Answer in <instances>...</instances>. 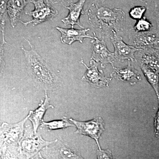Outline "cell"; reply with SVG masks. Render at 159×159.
<instances>
[{"mask_svg":"<svg viewBox=\"0 0 159 159\" xmlns=\"http://www.w3.org/2000/svg\"><path fill=\"white\" fill-rule=\"evenodd\" d=\"M89 23L98 31L110 34V31H121L123 28L125 15L122 9H110L92 3L88 10Z\"/></svg>","mask_w":159,"mask_h":159,"instance_id":"cell-2","label":"cell"},{"mask_svg":"<svg viewBox=\"0 0 159 159\" xmlns=\"http://www.w3.org/2000/svg\"><path fill=\"white\" fill-rule=\"evenodd\" d=\"M56 29L61 34V42L69 45H71L76 41L82 43L84 39L86 38L91 39H93L94 38L89 34H87V32L89 31V29H88L78 30L74 28L64 29L58 27H56Z\"/></svg>","mask_w":159,"mask_h":159,"instance_id":"cell-11","label":"cell"},{"mask_svg":"<svg viewBox=\"0 0 159 159\" xmlns=\"http://www.w3.org/2000/svg\"><path fill=\"white\" fill-rule=\"evenodd\" d=\"M94 34L93 39L91 42L92 51L91 60L97 63H99L102 68L105 67L109 64L113 65L115 59L114 53L109 51L103 38L99 39L96 37L95 33Z\"/></svg>","mask_w":159,"mask_h":159,"instance_id":"cell-7","label":"cell"},{"mask_svg":"<svg viewBox=\"0 0 159 159\" xmlns=\"http://www.w3.org/2000/svg\"><path fill=\"white\" fill-rule=\"evenodd\" d=\"M141 69L148 83L155 91L158 99H159V74L147 66L141 65Z\"/></svg>","mask_w":159,"mask_h":159,"instance_id":"cell-17","label":"cell"},{"mask_svg":"<svg viewBox=\"0 0 159 159\" xmlns=\"http://www.w3.org/2000/svg\"><path fill=\"white\" fill-rule=\"evenodd\" d=\"M101 1V2H105L106 0H100Z\"/></svg>","mask_w":159,"mask_h":159,"instance_id":"cell-28","label":"cell"},{"mask_svg":"<svg viewBox=\"0 0 159 159\" xmlns=\"http://www.w3.org/2000/svg\"><path fill=\"white\" fill-rule=\"evenodd\" d=\"M141 65H144L159 74V49L147 48L140 50Z\"/></svg>","mask_w":159,"mask_h":159,"instance_id":"cell-16","label":"cell"},{"mask_svg":"<svg viewBox=\"0 0 159 159\" xmlns=\"http://www.w3.org/2000/svg\"><path fill=\"white\" fill-rule=\"evenodd\" d=\"M152 25L145 19H141L134 26V30L138 32H145L150 31Z\"/></svg>","mask_w":159,"mask_h":159,"instance_id":"cell-21","label":"cell"},{"mask_svg":"<svg viewBox=\"0 0 159 159\" xmlns=\"http://www.w3.org/2000/svg\"><path fill=\"white\" fill-rule=\"evenodd\" d=\"M57 141H46L39 134L27 130L20 142V153L25 156L27 158H31L38 154L40 151L45 149Z\"/></svg>","mask_w":159,"mask_h":159,"instance_id":"cell-5","label":"cell"},{"mask_svg":"<svg viewBox=\"0 0 159 159\" xmlns=\"http://www.w3.org/2000/svg\"><path fill=\"white\" fill-rule=\"evenodd\" d=\"M28 3L27 0H8L7 12L13 28L20 22L22 15Z\"/></svg>","mask_w":159,"mask_h":159,"instance_id":"cell-15","label":"cell"},{"mask_svg":"<svg viewBox=\"0 0 159 159\" xmlns=\"http://www.w3.org/2000/svg\"><path fill=\"white\" fill-rule=\"evenodd\" d=\"M114 71L111 76L121 81L129 82L131 84H134L142 80V77L138 71L131 64L129 61L127 66L123 69L119 68L113 65Z\"/></svg>","mask_w":159,"mask_h":159,"instance_id":"cell-13","label":"cell"},{"mask_svg":"<svg viewBox=\"0 0 159 159\" xmlns=\"http://www.w3.org/2000/svg\"><path fill=\"white\" fill-rule=\"evenodd\" d=\"M78 1V0H46L47 2L51 6L52 5H57L64 7L70 5V3L76 2Z\"/></svg>","mask_w":159,"mask_h":159,"instance_id":"cell-23","label":"cell"},{"mask_svg":"<svg viewBox=\"0 0 159 159\" xmlns=\"http://www.w3.org/2000/svg\"><path fill=\"white\" fill-rule=\"evenodd\" d=\"M115 48V58L120 61L125 60L133 61L136 60L135 53L141 49L125 43L121 36H118L116 32L112 31V34L109 35Z\"/></svg>","mask_w":159,"mask_h":159,"instance_id":"cell-9","label":"cell"},{"mask_svg":"<svg viewBox=\"0 0 159 159\" xmlns=\"http://www.w3.org/2000/svg\"><path fill=\"white\" fill-rule=\"evenodd\" d=\"M155 9L157 11V19L158 25V28L159 29V5H158V6H157Z\"/></svg>","mask_w":159,"mask_h":159,"instance_id":"cell-27","label":"cell"},{"mask_svg":"<svg viewBox=\"0 0 159 159\" xmlns=\"http://www.w3.org/2000/svg\"><path fill=\"white\" fill-rule=\"evenodd\" d=\"M29 116L15 124L4 123L0 127V155L3 157L16 148L20 152V144L24 136L25 124Z\"/></svg>","mask_w":159,"mask_h":159,"instance_id":"cell-3","label":"cell"},{"mask_svg":"<svg viewBox=\"0 0 159 159\" xmlns=\"http://www.w3.org/2000/svg\"><path fill=\"white\" fill-rule=\"evenodd\" d=\"M41 125L43 128L47 129L49 131L64 129L74 126V124L69 122L66 117H63L59 120H54L51 122H45L43 121Z\"/></svg>","mask_w":159,"mask_h":159,"instance_id":"cell-19","label":"cell"},{"mask_svg":"<svg viewBox=\"0 0 159 159\" xmlns=\"http://www.w3.org/2000/svg\"><path fill=\"white\" fill-rule=\"evenodd\" d=\"M5 22L0 20V77L2 74L4 68V50L3 45L6 43L4 39Z\"/></svg>","mask_w":159,"mask_h":159,"instance_id":"cell-20","label":"cell"},{"mask_svg":"<svg viewBox=\"0 0 159 159\" xmlns=\"http://www.w3.org/2000/svg\"><path fill=\"white\" fill-rule=\"evenodd\" d=\"M24 39L30 46V50H27L23 46L21 48L29 74L46 90L55 89L59 85V78L54 74L46 60L38 53L30 41Z\"/></svg>","mask_w":159,"mask_h":159,"instance_id":"cell-1","label":"cell"},{"mask_svg":"<svg viewBox=\"0 0 159 159\" xmlns=\"http://www.w3.org/2000/svg\"><path fill=\"white\" fill-rule=\"evenodd\" d=\"M45 94L44 100H42L37 109L34 111H30L28 115V119L32 123L33 132L34 134H37L38 129L42 123L43 118L46 111L49 108H54V106L50 103V99L48 97L47 91H45Z\"/></svg>","mask_w":159,"mask_h":159,"instance_id":"cell-12","label":"cell"},{"mask_svg":"<svg viewBox=\"0 0 159 159\" xmlns=\"http://www.w3.org/2000/svg\"><path fill=\"white\" fill-rule=\"evenodd\" d=\"M30 2L33 3L34 9L33 11L27 10L25 12L26 15L32 18V20L26 22L21 21L20 22L25 26L30 24L33 26L37 25L54 19L58 14V11L47 2L46 0H30Z\"/></svg>","mask_w":159,"mask_h":159,"instance_id":"cell-4","label":"cell"},{"mask_svg":"<svg viewBox=\"0 0 159 159\" xmlns=\"http://www.w3.org/2000/svg\"><path fill=\"white\" fill-rule=\"evenodd\" d=\"M56 142V145L52 148L56 150V154L57 155V158L62 159H81L82 158L80 156L78 155L77 153L74 152L69 147H67L63 143H57Z\"/></svg>","mask_w":159,"mask_h":159,"instance_id":"cell-18","label":"cell"},{"mask_svg":"<svg viewBox=\"0 0 159 159\" xmlns=\"http://www.w3.org/2000/svg\"><path fill=\"white\" fill-rule=\"evenodd\" d=\"M146 10V8L144 6H135L130 9L129 15L133 19L140 20Z\"/></svg>","mask_w":159,"mask_h":159,"instance_id":"cell-22","label":"cell"},{"mask_svg":"<svg viewBox=\"0 0 159 159\" xmlns=\"http://www.w3.org/2000/svg\"><path fill=\"white\" fill-rule=\"evenodd\" d=\"M146 5L150 7L155 8L159 4V0H141Z\"/></svg>","mask_w":159,"mask_h":159,"instance_id":"cell-26","label":"cell"},{"mask_svg":"<svg viewBox=\"0 0 159 159\" xmlns=\"http://www.w3.org/2000/svg\"><path fill=\"white\" fill-rule=\"evenodd\" d=\"M98 159H112L111 152L110 150H98L97 153Z\"/></svg>","mask_w":159,"mask_h":159,"instance_id":"cell-24","label":"cell"},{"mask_svg":"<svg viewBox=\"0 0 159 159\" xmlns=\"http://www.w3.org/2000/svg\"><path fill=\"white\" fill-rule=\"evenodd\" d=\"M139 33L134 40L137 48L159 49V33L150 31Z\"/></svg>","mask_w":159,"mask_h":159,"instance_id":"cell-14","label":"cell"},{"mask_svg":"<svg viewBox=\"0 0 159 159\" xmlns=\"http://www.w3.org/2000/svg\"><path fill=\"white\" fill-rule=\"evenodd\" d=\"M80 62L86 68L85 74L83 76L82 80L88 83L93 87L100 88L108 87L112 78L107 77L103 71L99 70L98 68V64L93 61L91 60L90 67L88 66L81 60Z\"/></svg>","mask_w":159,"mask_h":159,"instance_id":"cell-8","label":"cell"},{"mask_svg":"<svg viewBox=\"0 0 159 159\" xmlns=\"http://www.w3.org/2000/svg\"><path fill=\"white\" fill-rule=\"evenodd\" d=\"M86 0H78L76 2L70 3L68 6H65V8L69 10L67 16L61 20L65 25H70L71 28H74L77 25L81 29H84L80 24V16L84 14V7Z\"/></svg>","mask_w":159,"mask_h":159,"instance_id":"cell-10","label":"cell"},{"mask_svg":"<svg viewBox=\"0 0 159 159\" xmlns=\"http://www.w3.org/2000/svg\"><path fill=\"white\" fill-rule=\"evenodd\" d=\"M70 120L77 127L75 134L87 136L94 139L97 142L99 149H101L99 140L105 130V123L101 117H97L86 122L77 121L73 119H70Z\"/></svg>","mask_w":159,"mask_h":159,"instance_id":"cell-6","label":"cell"},{"mask_svg":"<svg viewBox=\"0 0 159 159\" xmlns=\"http://www.w3.org/2000/svg\"><path fill=\"white\" fill-rule=\"evenodd\" d=\"M158 110L154 118V134L156 137L159 139V99Z\"/></svg>","mask_w":159,"mask_h":159,"instance_id":"cell-25","label":"cell"}]
</instances>
